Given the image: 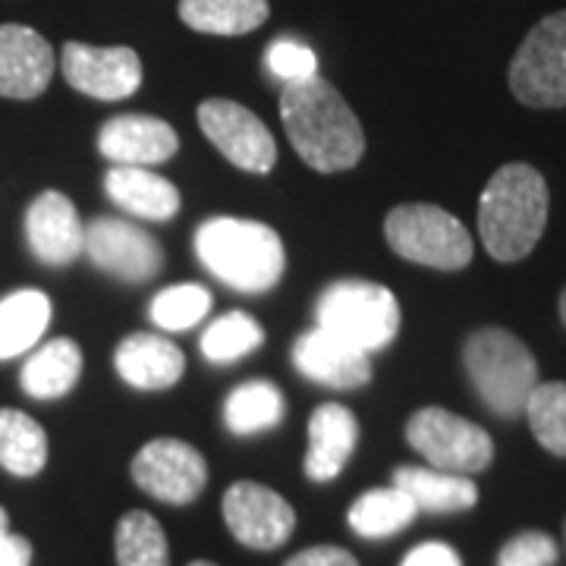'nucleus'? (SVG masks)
Returning a JSON list of instances; mask_svg holds the SVG:
<instances>
[{"instance_id":"2f4dec72","label":"nucleus","mask_w":566,"mask_h":566,"mask_svg":"<svg viewBox=\"0 0 566 566\" xmlns=\"http://www.w3.org/2000/svg\"><path fill=\"white\" fill-rule=\"evenodd\" d=\"M264 66L274 80H281L283 85L290 82H303L308 76H318V61L315 51L296 39H277L268 44L264 51Z\"/></svg>"},{"instance_id":"dca6fc26","label":"nucleus","mask_w":566,"mask_h":566,"mask_svg":"<svg viewBox=\"0 0 566 566\" xmlns=\"http://www.w3.org/2000/svg\"><path fill=\"white\" fill-rule=\"evenodd\" d=\"M293 365L308 381L337 390H353L371 381V363L368 353L349 346L340 337L327 334L322 327L296 337L293 344Z\"/></svg>"},{"instance_id":"5701e85b","label":"nucleus","mask_w":566,"mask_h":566,"mask_svg":"<svg viewBox=\"0 0 566 566\" xmlns=\"http://www.w3.org/2000/svg\"><path fill=\"white\" fill-rule=\"evenodd\" d=\"M268 0H180V20L202 35L237 39L268 22Z\"/></svg>"},{"instance_id":"72a5a7b5","label":"nucleus","mask_w":566,"mask_h":566,"mask_svg":"<svg viewBox=\"0 0 566 566\" xmlns=\"http://www.w3.org/2000/svg\"><path fill=\"white\" fill-rule=\"evenodd\" d=\"M283 566H359V560H356L346 547L318 545L305 547L300 554H293Z\"/></svg>"},{"instance_id":"0eeeda50","label":"nucleus","mask_w":566,"mask_h":566,"mask_svg":"<svg viewBox=\"0 0 566 566\" xmlns=\"http://www.w3.org/2000/svg\"><path fill=\"white\" fill-rule=\"evenodd\" d=\"M406 441L434 469L457 475L485 472L494 460V441L485 428L441 406H424L409 416Z\"/></svg>"},{"instance_id":"c85d7f7f","label":"nucleus","mask_w":566,"mask_h":566,"mask_svg":"<svg viewBox=\"0 0 566 566\" xmlns=\"http://www.w3.org/2000/svg\"><path fill=\"white\" fill-rule=\"evenodd\" d=\"M264 344V327L245 312H227L202 334V356L208 363H237Z\"/></svg>"},{"instance_id":"a878e982","label":"nucleus","mask_w":566,"mask_h":566,"mask_svg":"<svg viewBox=\"0 0 566 566\" xmlns=\"http://www.w3.org/2000/svg\"><path fill=\"white\" fill-rule=\"evenodd\" d=\"M283 394L271 381H245L230 390L223 403V424L240 438H252L277 428L283 422Z\"/></svg>"},{"instance_id":"f03ea898","label":"nucleus","mask_w":566,"mask_h":566,"mask_svg":"<svg viewBox=\"0 0 566 566\" xmlns=\"http://www.w3.org/2000/svg\"><path fill=\"white\" fill-rule=\"evenodd\" d=\"M547 182L523 161L504 164L479 199V237L494 262H523L547 227Z\"/></svg>"},{"instance_id":"f257e3e1","label":"nucleus","mask_w":566,"mask_h":566,"mask_svg":"<svg viewBox=\"0 0 566 566\" xmlns=\"http://www.w3.org/2000/svg\"><path fill=\"white\" fill-rule=\"evenodd\" d=\"M281 120L296 155L318 174L349 170L365 155L363 123L322 76L283 85Z\"/></svg>"},{"instance_id":"f8f14e48","label":"nucleus","mask_w":566,"mask_h":566,"mask_svg":"<svg viewBox=\"0 0 566 566\" xmlns=\"http://www.w3.org/2000/svg\"><path fill=\"white\" fill-rule=\"evenodd\" d=\"M63 80L98 102H123L142 85V61L133 48H92L66 41L61 51Z\"/></svg>"},{"instance_id":"6e6552de","label":"nucleus","mask_w":566,"mask_h":566,"mask_svg":"<svg viewBox=\"0 0 566 566\" xmlns=\"http://www.w3.org/2000/svg\"><path fill=\"white\" fill-rule=\"evenodd\" d=\"M510 92L526 107H566V10L538 22L510 61Z\"/></svg>"},{"instance_id":"bb28decb","label":"nucleus","mask_w":566,"mask_h":566,"mask_svg":"<svg viewBox=\"0 0 566 566\" xmlns=\"http://www.w3.org/2000/svg\"><path fill=\"white\" fill-rule=\"evenodd\" d=\"M48 463V434L20 409H0V465L20 479L39 475Z\"/></svg>"},{"instance_id":"9b49d317","label":"nucleus","mask_w":566,"mask_h":566,"mask_svg":"<svg viewBox=\"0 0 566 566\" xmlns=\"http://www.w3.org/2000/svg\"><path fill=\"white\" fill-rule=\"evenodd\" d=\"M88 262L123 283H148L158 277L164 252L151 233L123 218H95L85 223Z\"/></svg>"},{"instance_id":"c756f323","label":"nucleus","mask_w":566,"mask_h":566,"mask_svg":"<svg viewBox=\"0 0 566 566\" xmlns=\"http://www.w3.org/2000/svg\"><path fill=\"white\" fill-rule=\"evenodd\" d=\"M523 416L528 419L535 441L547 453L566 457V381H547L535 387Z\"/></svg>"},{"instance_id":"393cba45","label":"nucleus","mask_w":566,"mask_h":566,"mask_svg":"<svg viewBox=\"0 0 566 566\" xmlns=\"http://www.w3.org/2000/svg\"><path fill=\"white\" fill-rule=\"evenodd\" d=\"M416 513L419 510L412 504V497L397 485L371 488L349 506V528L363 538L378 542V538H390V535L403 532L406 526H412Z\"/></svg>"},{"instance_id":"39448f33","label":"nucleus","mask_w":566,"mask_h":566,"mask_svg":"<svg viewBox=\"0 0 566 566\" xmlns=\"http://www.w3.org/2000/svg\"><path fill=\"white\" fill-rule=\"evenodd\" d=\"M315 318L327 334L363 353H375L394 344L400 331V303L381 283L353 277L324 290L315 303Z\"/></svg>"},{"instance_id":"4468645a","label":"nucleus","mask_w":566,"mask_h":566,"mask_svg":"<svg viewBox=\"0 0 566 566\" xmlns=\"http://www.w3.org/2000/svg\"><path fill=\"white\" fill-rule=\"evenodd\" d=\"M25 240L41 264L66 268L76 262L85 249V227L76 214V205L57 189L41 192L25 211Z\"/></svg>"},{"instance_id":"ddd939ff","label":"nucleus","mask_w":566,"mask_h":566,"mask_svg":"<svg viewBox=\"0 0 566 566\" xmlns=\"http://www.w3.org/2000/svg\"><path fill=\"white\" fill-rule=\"evenodd\" d=\"M223 523L240 545L252 551H274L293 535L296 513L274 488L237 482L223 494Z\"/></svg>"},{"instance_id":"412c9836","label":"nucleus","mask_w":566,"mask_h":566,"mask_svg":"<svg viewBox=\"0 0 566 566\" xmlns=\"http://www.w3.org/2000/svg\"><path fill=\"white\" fill-rule=\"evenodd\" d=\"M394 485L412 497L419 513H463L479 504V488L469 475L422 469V465H400L394 469Z\"/></svg>"},{"instance_id":"4c0bfd02","label":"nucleus","mask_w":566,"mask_h":566,"mask_svg":"<svg viewBox=\"0 0 566 566\" xmlns=\"http://www.w3.org/2000/svg\"><path fill=\"white\" fill-rule=\"evenodd\" d=\"M557 308H560V322H564L566 327V286H564V293H560V303H557Z\"/></svg>"},{"instance_id":"473e14b6","label":"nucleus","mask_w":566,"mask_h":566,"mask_svg":"<svg viewBox=\"0 0 566 566\" xmlns=\"http://www.w3.org/2000/svg\"><path fill=\"white\" fill-rule=\"evenodd\" d=\"M557 542L545 535V532H520L513 535L501 554H497V566H557Z\"/></svg>"},{"instance_id":"2eb2a0df","label":"nucleus","mask_w":566,"mask_h":566,"mask_svg":"<svg viewBox=\"0 0 566 566\" xmlns=\"http://www.w3.org/2000/svg\"><path fill=\"white\" fill-rule=\"evenodd\" d=\"M54 76V51L29 25H0V98L32 102Z\"/></svg>"},{"instance_id":"b1692460","label":"nucleus","mask_w":566,"mask_h":566,"mask_svg":"<svg viewBox=\"0 0 566 566\" xmlns=\"http://www.w3.org/2000/svg\"><path fill=\"white\" fill-rule=\"evenodd\" d=\"M51 324V300L41 290H17L0 300V359H13L39 344Z\"/></svg>"},{"instance_id":"e433bc0d","label":"nucleus","mask_w":566,"mask_h":566,"mask_svg":"<svg viewBox=\"0 0 566 566\" xmlns=\"http://www.w3.org/2000/svg\"><path fill=\"white\" fill-rule=\"evenodd\" d=\"M7 532H10V516H7V510L0 506V538H3Z\"/></svg>"},{"instance_id":"9d476101","label":"nucleus","mask_w":566,"mask_h":566,"mask_svg":"<svg viewBox=\"0 0 566 566\" xmlns=\"http://www.w3.org/2000/svg\"><path fill=\"white\" fill-rule=\"evenodd\" d=\"M199 126L208 142L233 167L245 174H271L277 161V142L271 129L249 107L227 98H211L199 104Z\"/></svg>"},{"instance_id":"c9c22d12","label":"nucleus","mask_w":566,"mask_h":566,"mask_svg":"<svg viewBox=\"0 0 566 566\" xmlns=\"http://www.w3.org/2000/svg\"><path fill=\"white\" fill-rule=\"evenodd\" d=\"M32 564V545L22 538V535H13L7 532L0 538V566H29Z\"/></svg>"},{"instance_id":"f3484780","label":"nucleus","mask_w":566,"mask_h":566,"mask_svg":"<svg viewBox=\"0 0 566 566\" xmlns=\"http://www.w3.org/2000/svg\"><path fill=\"white\" fill-rule=\"evenodd\" d=\"M180 148L177 129L148 114H120L104 123L98 133V151L107 161L148 167L170 161Z\"/></svg>"},{"instance_id":"7c9ffc66","label":"nucleus","mask_w":566,"mask_h":566,"mask_svg":"<svg viewBox=\"0 0 566 566\" xmlns=\"http://www.w3.org/2000/svg\"><path fill=\"white\" fill-rule=\"evenodd\" d=\"M211 293L202 283H174L151 300V322L161 331H189L211 312Z\"/></svg>"},{"instance_id":"4be33fe9","label":"nucleus","mask_w":566,"mask_h":566,"mask_svg":"<svg viewBox=\"0 0 566 566\" xmlns=\"http://www.w3.org/2000/svg\"><path fill=\"white\" fill-rule=\"evenodd\" d=\"M82 375V349L70 337H57L39 346L20 371L22 390L35 400L66 397Z\"/></svg>"},{"instance_id":"7ed1b4c3","label":"nucleus","mask_w":566,"mask_h":566,"mask_svg":"<svg viewBox=\"0 0 566 566\" xmlns=\"http://www.w3.org/2000/svg\"><path fill=\"white\" fill-rule=\"evenodd\" d=\"M199 262L240 293L274 290L286 268V249L277 230L243 218H211L196 230Z\"/></svg>"},{"instance_id":"cd10ccee","label":"nucleus","mask_w":566,"mask_h":566,"mask_svg":"<svg viewBox=\"0 0 566 566\" xmlns=\"http://www.w3.org/2000/svg\"><path fill=\"white\" fill-rule=\"evenodd\" d=\"M114 554L117 566H170L167 535L161 523L145 510L123 513L114 535Z\"/></svg>"},{"instance_id":"f704fd0d","label":"nucleus","mask_w":566,"mask_h":566,"mask_svg":"<svg viewBox=\"0 0 566 566\" xmlns=\"http://www.w3.org/2000/svg\"><path fill=\"white\" fill-rule=\"evenodd\" d=\"M400 566H463V560L444 542H424V545L412 547Z\"/></svg>"},{"instance_id":"58836bf2","label":"nucleus","mask_w":566,"mask_h":566,"mask_svg":"<svg viewBox=\"0 0 566 566\" xmlns=\"http://www.w3.org/2000/svg\"><path fill=\"white\" fill-rule=\"evenodd\" d=\"M189 566H218V564H208V560H192Z\"/></svg>"},{"instance_id":"6ab92c4d","label":"nucleus","mask_w":566,"mask_h":566,"mask_svg":"<svg viewBox=\"0 0 566 566\" xmlns=\"http://www.w3.org/2000/svg\"><path fill=\"white\" fill-rule=\"evenodd\" d=\"M117 375L136 390H167L182 378L186 356L158 334H129L114 353Z\"/></svg>"},{"instance_id":"20e7f679","label":"nucleus","mask_w":566,"mask_h":566,"mask_svg":"<svg viewBox=\"0 0 566 566\" xmlns=\"http://www.w3.org/2000/svg\"><path fill=\"white\" fill-rule=\"evenodd\" d=\"M463 365L482 403L501 419L526 412L528 397L538 387V363L516 334L504 327H479L465 337Z\"/></svg>"},{"instance_id":"aec40b11","label":"nucleus","mask_w":566,"mask_h":566,"mask_svg":"<svg viewBox=\"0 0 566 566\" xmlns=\"http://www.w3.org/2000/svg\"><path fill=\"white\" fill-rule=\"evenodd\" d=\"M104 189H107V199L133 218L170 221L180 211L177 186L148 167L114 164L104 177Z\"/></svg>"},{"instance_id":"1a4fd4ad","label":"nucleus","mask_w":566,"mask_h":566,"mask_svg":"<svg viewBox=\"0 0 566 566\" xmlns=\"http://www.w3.org/2000/svg\"><path fill=\"white\" fill-rule=\"evenodd\" d=\"M133 482L164 504H192L208 485V463L205 457L186 441L177 438H155L142 447L129 465Z\"/></svg>"},{"instance_id":"a211bd4d","label":"nucleus","mask_w":566,"mask_h":566,"mask_svg":"<svg viewBox=\"0 0 566 566\" xmlns=\"http://www.w3.org/2000/svg\"><path fill=\"white\" fill-rule=\"evenodd\" d=\"M359 444V422L353 409L344 403H322L308 419V453H305V475L312 482H334L353 450Z\"/></svg>"},{"instance_id":"423d86ee","label":"nucleus","mask_w":566,"mask_h":566,"mask_svg":"<svg viewBox=\"0 0 566 566\" xmlns=\"http://www.w3.org/2000/svg\"><path fill=\"white\" fill-rule=\"evenodd\" d=\"M385 237L400 259L438 271H463L475 255L463 221L438 205H397L387 214Z\"/></svg>"}]
</instances>
